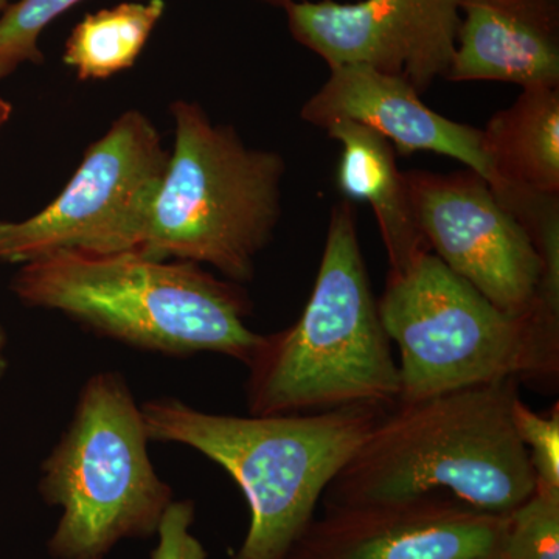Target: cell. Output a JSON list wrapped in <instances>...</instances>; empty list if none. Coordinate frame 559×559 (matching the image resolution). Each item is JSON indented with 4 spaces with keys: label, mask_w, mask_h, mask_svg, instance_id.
<instances>
[{
    "label": "cell",
    "mask_w": 559,
    "mask_h": 559,
    "mask_svg": "<svg viewBox=\"0 0 559 559\" xmlns=\"http://www.w3.org/2000/svg\"><path fill=\"white\" fill-rule=\"evenodd\" d=\"M506 559H559V492L535 489L510 514Z\"/></svg>",
    "instance_id": "18"
},
{
    "label": "cell",
    "mask_w": 559,
    "mask_h": 559,
    "mask_svg": "<svg viewBox=\"0 0 559 559\" xmlns=\"http://www.w3.org/2000/svg\"><path fill=\"white\" fill-rule=\"evenodd\" d=\"M175 143L138 252L150 259L210 264L250 282L282 215L285 160L249 148L197 103H173Z\"/></svg>",
    "instance_id": "6"
},
{
    "label": "cell",
    "mask_w": 559,
    "mask_h": 559,
    "mask_svg": "<svg viewBox=\"0 0 559 559\" xmlns=\"http://www.w3.org/2000/svg\"><path fill=\"white\" fill-rule=\"evenodd\" d=\"M84 0H16L0 14V80L21 66L44 61L39 38L44 31Z\"/></svg>",
    "instance_id": "17"
},
{
    "label": "cell",
    "mask_w": 559,
    "mask_h": 559,
    "mask_svg": "<svg viewBox=\"0 0 559 559\" xmlns=\"http://www.w3.org/2000/svg\"><path fill=\"white\" fill-rule=\"evenodd\" d=\"M509 521L447 495L326 507L286 559H506Z\"/></svg>",
    "instance_id": "11"
},
{
    "label": "cell",
    "mask_w": 559,
    "mask_h": 559,
    "mask_svg": "<svg viewBox=\"0 0 559 559\" xmlns=\"http://www.w3.org/2000/svg\"><path fill=\"white\" fill-rule=\"evenodd\" d=\"M330 79L301 108V119L326 128L340 120L370 128L401 154H443L491 179L481 130L428 108L407 81L364 64L330 68Z\"/></svg>",
    "instance_id": "12"
},
{
    "label": "cell",
    "mask_w": 559,
    "mask_h": 559,
    "mask_svg": "<svg viewBox=\"0 0 559 559\" xmlns=\"http://www.w3.org/2000/svg\"><path fill=\"white\" fill-rule=\"evenodd\" d=\"M248 369L246 403L255 417L399 403V362L360 252L352 202L331 210L318 278L300 319L263 334Z\"/></svg>",
    "instance_id": "3"
},
{
    "label": "cell",
    "mask_w": 559,
    "mask_h": 559,
    "mask_svg": "<svg viewBox=\"0 0 559 559\" xmlns=\"http://www.w3.org/2000/svg\"><path fill=\"white\" fill-rule=\"evenodd\" d=\"M448 80L559 87V0H463Z\"/></svg>",
    "instance_id": "13"
},
{
    "label": "cell",
    "mask_w": 559,
    "mask_h": 559,
    "mask_svg": "<svg viewBox=\"0 0 559 559\" xmlns=\"http://www.w3.org/2000/svg\"><path fill=\"white\" fill-rule=\"evenodd\" d=\"M140 407L151 440L200 451L241 488L250 524L234 559H286L325 489L390 409L356 404L319 414L235 417L176 399Z\"/></svg>",
    "instance_id": "4"
},
{
    "label": "cell",
    "mask_w": 559,
    "mask_h": 559,
    "mask_svg": "<svg viewBox=\"0 0 559 559\" xmlns=\"http://www.w3.org/2000/svg\"><path fill=\"white\" fill-rule=\"evenodd\" d=\"M7 333L3 326L0 325V380L5 377L7 367H9V359H7Z\"/></svg>",
    "instance_id": "21"
},
{
    "label": "cell",
    "mask_w": 559,
    "mask_h": 559,
    "mask_svg": "<svg viewBox=\"0 0 559 559\" xmlns=\"http://www.w3.org/2000/svg\"><path fill=\"white\" fill-rule=\"evenodd\" d=\"M11 114H13V106L5 98L0 97V131L3 130L7 123H9Z\"/></svg>",
    "instance_id": "22"
},
{
    "label": "cell",
    "mask_w": 559,
    "mask_h": 559,
    "mask_svg": "<svg viewBox=\"0 0 559 559\" xmlns=\"http://www.w3.org/2000/svg\"><path fill=\"white\" fill-rule=\"evenodd\" d=\"M516 380L396 403L323 492V507L381 506L447 495L509 516L535 492L511 409Z\"/></svg>",
    "instance_id": "1"
},
{
    "label": "cell",
    "mask_w": 559,
    "mask_h": 559,
    "mask_svg": "<svg viewBox=\"0 0 559 559\" xmlns=\"http://www.w3.org/2000/svg\"><path fill=\"white\" fill-rule=\"evenodd\" d=\"M194 506L191 500H173L157 528L156 549L151 559H207V551L191 533Z\"/></svg>",
    "instance_id": "20"
},
{
    "label": "cell",
    "mask_w": 559,
    "mask_h": 559,
    "mask_svg": "<svg viewBox=\"0 0 559 559\" xmlns=\"http://www.w3.org/2000/svg\"><path fill=\"white\" fill-rule=\"evenodd\" d=\"M7 5H9V0H0V11L5 9Z\"/></svg>",
    "instance_id": "24"
},
{
    "label": "cell",
    "mask_w": 559,
    "mask_h": 559,
    "mask_svg": "<svg viewBox=\"0 0 559 559\" xmlns=\"http://www.w3.org/2000/svg\"><path fill=\"white\" fill-rule=\"evenodd\" d=\"M150 440L124 378L116 371L90 378L69 428L40 466V496L62 510L51 557L103 559L121 539L157 535L173 491L154 469Z\"/></svg>",
    "instance_id": "7"
},
{
    "label": "cell",
    "mask_w": 559,
    "mask_h": 559,
    "mask_svg": "<svg viewBox=\"0 0 559 559\" xmlns=\"http://www.w3.org/2000/svg\"><path fill=\"white\" fill-rule=\"evenodd\" d=\"M489 187L559 194V87H527L481 130Z\"/></svg>",
    "instance_id": "15"
},
{
    "label": "cell",
    "mask_w": 559,
    "mask_h": 559,
    "mask_svg": "<svg viewBox=\"0 0 559 559\" xmlns=\"http://www.w3.org/2000/svg\"><path fill=\"white\" fill-rule=\"evenodd\" d=\"M404 179L419 230L448 270L500 310L527 311L539 300L559 307L527 231L479 173L414 170Z\"/></svg>",
    "instance_id": "9"
},
{
    "label": "cell",
    "mask_w": 559,
    "mask_h": 559,
    "mask_svg": "<svg viewBox=\"0 0 559 559\" xmlns=\"http://www.w3.org/2000/svg\"><path fill=\"white\" fill-rule=\"evenodd\" d=\"M463 0L290 2L294 38L329 68L364 64L407 81L418 94L450 72Z\"/></svg>",
    "instance_id": "10"
},
{
    "label": "cell",
    "mask_w": 559,
    "mask_h": 559,
    "mask_svg": "<svg viewBox=\"0 0 559 559\" xmlns=\"http://www.w3.org/2000/svg\"><path fill=\"white\" fill-rule=\"evenodd\" d=\"M168 157L145 114H121L47 207L32 218L0 221V263L22 266L60 250H140Z\"/></svg>",
    "instance_id": "8"
},
{
    "label": "cell",
    "mask_w": 559,
    "mask_h": 559,
    "mask_svg": "<svg viewBox=\"0 0 559 559\" xmlns=\"http://www.w3.org/2000/svg\"><path fill=\"white\" fill-rule=\"evenodd\" d=\"M164 11V0H131L87 14L70 33L62 61L81 81L106 80L131 69Z\"/></svg>",
    "instance_id": "16"
},
{
    "label": "cell",
    "mask_w": 559,
    "mask_h": 559,
    "mask_svg": "<svg viewBox=\"0 0 559 559\" xmlns=\"http://www.w3.org/2000/svg\"><path fill=\"white\" fill-rule=\"evenodd\" d=\"M264 2H270L272 5L282 7V9H286L293 0H264Z\"/></svg>",
    "instance_id": "23"
},
{
    "label": "cell",
    "mask_w": 559,
    "mask_h": 559,
    "mask_svg": "<svg viewBox=\"0 0 559 559\" xmlns=\"http://www.w3.org/2000/svg\"><path fill=\"white\" fill-rule=\"evenodd\" d=\"M514 430L527 452L535 489L559 492V407L547 414L530 409L518 396L511 409Z\"/></svg>",
    "instance_id": "19"
},
{
    "label": "cell",
    "mask_w": 559,
    "mask_h": 559,
    "mask_svg": "<svg viewBox=\"0 0 559 559\" xmlns=\"http://www.w3.org/2000/svg\"><path fill=\"white\" fill-rule=\"evenodd\" d=\"M378 310L400 352L399 403L506 380L558 384L559 307L500 310L432 252L388 277Z\"/></svg>",
    "instance_id": "5"
},
{
    "label": "cell",
    "mask_w": 559,
    "mask_h": 559,
    "mask_svg": "<svg viewBox=\"0 0 559 559\" xmlns=\"http://www.w3.org/2000/svg\"><path fill=\"white\" fill-rule=\"evenodd\" d=\"M326 132L342 146L337 168L342 193L373 210L388 252L389 277L406 274L430 249L415 219L395 148L388 139L355 121H336Z\"/></svg>",
    "instance_id": "14"
},
{
    "label": "cell",
    "mask_w": 559,
    "mask_h": 559,
    "mask_svg": "<svg viewBox=\"0 0 559 559\" xmlns=\"http://www.w3.org/2000/svg\"><path fill=\"white\" fill-rule=\"evenodd\" d=\"M11 290L27 307L61 312L103 337L160 355L218 353L248 366L263 337L246 325L252 304L240 283L138 250H60L22 264Z\"/></svg>",
    "instance_id": "2"
}]
</instances>
